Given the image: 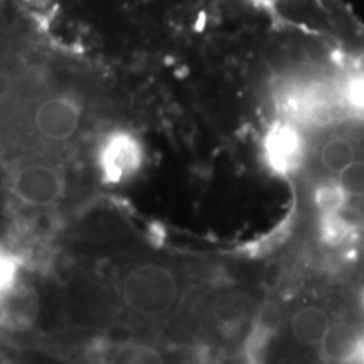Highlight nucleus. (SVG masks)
I'll return each instance as SVG.
<instances>
[{
	"label": "nucleus",
	"mask_w": 364,
	"mask_h": 364,
	"mask_svg": "<svg viewBox=\"0 0 364 364\" xmlns=\"http://www.w3.org/2000/svg\"><path fill=\"white\" fill-rule=\"evenodd\" d=\"M348 100L351 103V107L364 110V75H359L349 81Z\"/></svg>",
	"instance_id": "nucleus-13"
},
{
	"label": "nucleus",
	"mask_w": 364,
	"mask_h": 364,
	"mask_svg": "<svg viewBox=\"0 0 364 364\" xmlns=\"http://www.w3.org/2000/svg\"><path fill=\"white\" fill-rule=\"evenodd\" d=\"M16 262L6 253L0 252V297L11 289L14 279H16Z\"/></svg>",
	"instance_id": "nucleus-12"
},
{
	"label": "nucleus",
	"mask_w": 364,
	"mask_h": 364,
	"mask_svg": "<svg viewBox=\"0 0 364 364\" xmlns=\"http://www.w3.org/2000/svg\"><path fill=\"white\" fill-rule=\"evenodd\" d=\"M103 364H166L156 348L142 343H117L103 353Z\"/></svg>",
	"instance_id": "nucleus-8"
},
{
	"label": "nucleus",
	"mask_w": 364,
	"mask_h": 364,
	"mask_svg": "<svg viewBox=\"0 0 364 364\" xmlns=\"http://www.w3.org/2000/svg\"><path fill=\"white\" fill-rule=\"evenodd\" d=\"M12 191L21 203L29 206H51L65 193L61 172L48 164H31L17 171Z\"/></svg>",
	"instance_id": "nucleus-4"
},
{
	"label": "nucleus",
	"mask_w": 364,
	"mask_h": 364,
	"mask_svg": "<svg viewBox=\"0 0 364 364\" xmlns=\"http://www.w3.org/2000/svg\"><path fill=\"white\" fill-rule=\"evenodd\" d=\"M120 292L129 311L142 317H157L176 306L179 282L169 268L145 263L125 273Z\"/></svg>",
	"instance_id": "nucleus-1"
},
{
	"label": "nucleus",
	"mask_w": 364,
	"mask_h": 364,
	"mask_svg": "<svg viewBox=\"0 0 364 364\" xmlns=\"http://www.w3.org/2000/svg\"><path fill=\"white\" fill-rule=\"evenodd\" d=\"M81 120H83V112L80 105L63 95L41 100L31 113L33 130L48 142L70 140L78 132Z\"/></svg>",
	"instance_id": "nucleus-2"
},
{
	"label": "nucleus",
	"mask_w": 364,
	"mask_h": 364,
	"mask_svg": "<svg viewBox=\"0 0 364 364\" xmlns=\"http://www.w3.org/2000/svg\"><path fill=\"white\" fill-rule=\"evenodd\" d=\"M339 176V188L349 196H364V162L354 161Z\"/></svg>",
	"instance_id": "nucleus-10"
},
{
	"label": "nucleus",
	"mask_w": 364,
	"mask_h": 364,
	"mask_svg": "<svg viewBox=\"0 0 364 364\" xmlns=\"http://www.w3.org/2000/svg\"><path fill=\"white\" fill-rule=\"evenodd\" d=\"M331 327L327 314L316 306L300 309L292 318V334L299 343L312 346L321 344Z\"/></svg>",
	"instance_id": "nucleus-7"
},
{
	"label": "nucleus",
	"mask_w": 364,
	"mask_h": 364,
	"mask_svg": "<svg viewBox=\"0 0 364 364\" xmlns=\"http://www.w3.org/2000/svg\"><path fill=\"white\" fill-rule=\"evenodd\" d=\"M321 161L332 174H341L346 167L354 162V147L344 139H332L324 145L321 152Z\"/></svg>",
	"instance_id": "nucleus-9"
},
{
	"label": "nucleus",
	"mask_w": 364,
	"mask_h": 364,
	"mask_svg": "<svg viewBox=\"0 0 364 364\" xmlns=\"http://www.w3.org/2000/svg\"><path fill=\"white\" fill-rule=\"evenodd\" d=\"M144 162V149L129 132H113L105 136L100 145L98 164L105 181L122 182L140 169Z\"/></svg>",
	"instance_id": "nucleus-3"
},
{
	"label": "nucleus",
	"mask_w": 364,
	"mask_h": 364,
	"mask_svg": "<svg viewBox=\"0 0 364 364\" xmlns=\"http://www.w3.org/2000/svg\"><path fill=\"white\" fill-rule=\"evenodd\" d=\"M322 351L332 361L346 363L356 358V354L363 349V338L351 324L331 326L322 339Z\"/></svg>",
	"instance_id": "nucleus-6"
},
{
	"label": "nucleus",
	"mask_w": 364,
	"mask_h": 364,
	"mask_svg": "<svg viewBox=\"0 0 364 364\" xmlns=\"http://www.w3.org/2000/svg\"><path fill=\"white\" fill-rule=\"evenodd\" d=\"M265 149L268 162L280 172L295 169L302 157V140L290 125H277L270 130Z\"/></svg>",
	"instance_id": "nucleus-5"
},
{
	"label": "nucleus",
	"mask_w": 364,
	"mask_h": 364,
	"mask_svg": "<svg viewBox=\"0 0 364 364\" xmlns=\"http://www.w3.org/2000/svg\"><path fill=\"white\" fill-rule=\"evenodd\" d=\"M216 311L221 321H235L245 314V302L241 299L228 297L218 304Z\"/></svg>",
	"instance_id": "nucleus-11"
}]
</instances>
